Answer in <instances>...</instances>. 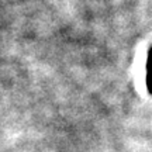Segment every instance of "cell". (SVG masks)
Wrapping results in <instances>:
<instances>
[{
    "mask_svg": "<svg viewBox=\"0 0 152 152\" xmlns=\"http://www.w3.org/2000/svg\"><path fill=\"white\" fill-rule=\"evenodd\" d=\"M152 72V48L149 49V54H148V59H147V73Z\"/></svg>",
    "mask_w": 152,
    "mask_h": 152,
    "instance_id": "6da1fadb",
    "label": "cell"
},
{
    "mask_svg": "<svg viewBox=\"0 0 152 152\" xmlns=\"http://www.w3.org/2000/svg\"><path fill=\"white\" fill-rule=\"evenodd\" d=\"M147 87H148V92L152 94V72L147 73Z\"/></svg>",
    "mask_w": 152,
    "mask_h": 152,
    "instance_id": "7a4b0ae2",
    "label": "cell"
}]
</instances>
